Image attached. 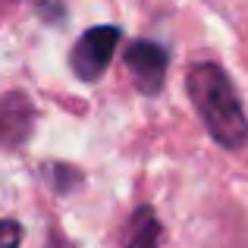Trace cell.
Segmentation results:
<instances>
[{"instance_id": "cell-2", "label": "cell", "mask_w": 248, "mask_h": 248, "mask_svg": "<svg viewBox=\"0 0 248 248\" xmlns=\"http://www.w3.org/2000/svg\"><path fill=\"white\" fill-rule=\"evenodd\" d=\"M123 31L116 25H94L76 41L73 54H69V66L79 76L82 82H94L107 73L110 60H113V50L120 47Z\"/></svg>"}, {"instance_id": "cell-1", "label": "cell", "mask_w": 248, "mask_h": 248, "mask_svg": "<svg viewBox=\"0 0 248 248\" xmlns=\"http://www.w3.org/2000/svg\"><path fill=\"white\" fill-rule=\"evenodd\" d=\"M188 97H192L195 110L204 120L207 132L214 135L217 145L239 151L248 141L245 110L239 104V94L232 88L230 76L217 63H201L188 73Z\"/></svg>"}, {"instance_id": "cell-4", "label": "cell", "mask_w": 248, "mask_h": 248, "mask_svg": "<svg viewBox=\"0 0 248 248\" xmlns=\"http://www.w3.org/2000/svg\"><path fill=\"white\" fill-rule=\"evenodd\" d=\"M35 107L25 94L10 91L0 94V148H19L31 135Z\"/></svg>"}, {"instance_id": "cell-5", "label": "cell", "mask_w": 248, "mask_h": 248, "mask_svg": "<svg viewBox=\"0 0 248 248\" xmlns=\"http://www.w3.org/2000/svg\"><path fill=\"white\" fill-rule=\"evenodd\" d=\"M129 226H132V232H129L123 248H157L160 245V223L151 207H139Z\"/></svg>"}, {"instance_id": "cell-6", "label": "cell", "mask_w": 248, "mask_h": 248, "mask_svg": "<svg viewBox=\"0 0 248 248\" xmlns=\"http://www.w3.org/2000/svg\"><path fill=\"white\" fill-rule=\"evenodd\" d=\"M22 242V226L16 220H0V248H19Z\"/></svg>"}, {"instance_id": "cell-3", "label": "cell", "mask_w": 248, "mask_h": 248, "mask_svg": "<svg viewBox=\"0 0 248 248\" xmlns=\"http://www.w3.org/2000/svg\"><path fill=\"white\" fill-rule=\"evenodd\" d=\"M126 66H129L132 82L141 94H157L167 79L170 54L157 41H132L126 47Z\"/></svg>"}]
</instances>
